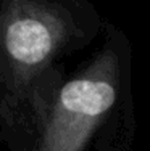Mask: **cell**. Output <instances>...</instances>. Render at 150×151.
I'll list each match as a JSON object with an SVG mask.
<instances>
[{
	"label": "cell",
	"instance_id": "6da1fadb",
	"mask_svg": "<svg viewBox=\"0 0 150 151\" xmlns=\"http://www.w3.org/2000/svg\"><path fill=\"white\" fill-rule=\"evenodd\" d=\"M116 100L115 61L95 63L60 90L37 151H81Z\"/></svg>",
	"mask_w": 150,
	"mask_h": 151
},
{
	"label": "cell",
	"instance_id": "7a4b0ae2",
	"mask_svg": "<svg viewBox=\"0 0 150 151\" xmlns=\"http://www.w3.org/2000/svg\"><path fill=\"white\" fill-rule=\"evenodd\" d=\"M62 37L60 18L34 2L16 0L0 19V50L18 76L34 74L44 66Z\"/></svg>",
	"mask_w": 150,
	"mask_h": 151
}]
</instances>
